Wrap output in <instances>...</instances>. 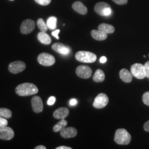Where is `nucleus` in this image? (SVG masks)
<instances>
[{"label":"nucleus","instance_id":"7","mask_svg":"<svg viewBox=\"0 0 149 149\" xmlns=\"http://www.w3.org/2000/svg\"><path fill=\"white\" fill-rule=\"evenodd\" d=\"M109 98L106 94L101 93L97 96L93 103V106L95 108H103L108 104Z\"/></svg>","mask_w":149,"mask_h":149},{"label":"nucleus","instance_id":"40","mask_svg":"<svg viewBox=\"0 0 149 149\" xmlns=\"http://www.w3.org/2000/svg\"></svg>","mask_w":149,"mask_h":149},{"label":"nucleus","instance_id":"39","mask_svg":"<svg viewBox=\"0 0 149 149\" xmlns=\"http://www.w3.org/2000/svg\"><path fill=\"white\" fill-rule=\"evenodd\" d=\"M10 1H15V0H10Z\"/></svg>","mask_w":149,"mask_h":149},{"label":"nucleus","instance_id":"25","mask_svg":"<svg viewBox=\"0 0 149 149\" xmlns=\"http://www.w3.org/2000/svg\"><path fill=\"white\" fill-rule=\"evenodd\" d=\"M37 26L42 32H46L48 31V26L42 18H39L38 19Z\"/></svg>","mask_w":149,"mask_h":149},{"label":"nucleus","instance_id":"36","mask_svg":"<svg viewBox=\"0 0 149 149\" xmlns=\"http://www.w3.org/2000/svg\"><path fill=\"white\" fill-rule=\"evenodd\" d=\"M56 149H72L71 148L68 147V146H61L56 148Z\"/></svg>","mask_w":149,"mask_h":149},{"label":"nucleus","instance_id":"37","mask_svg":"<svg viewBox=\"0 0 149 149\" xmlns=\"http://www.w3.org/2000/svg\"><path fill=\"white\" fill-rule=\"evenodd\" d=\"M47 148L43 145H39L34 148V149H46Z\"/></svg>","mask_w":149,"mask_h":149},{"label":"nucleus","instance_id":"1","mask_svg":"<svg viewBox=\"0 0 149 149\" xmlns=\"http://www.w3.org/2000/svg\"><path fill=\"white\" fill-rule=\"evenodd\" d=\"M15 91L19 96H28L37 94L39 90L37 87L33 84L24 83L17 86Z\"/></svg>","mask_w":149,"mask_h":149},{"label":"nucleus","instance_id":"18","mask_svg":"<svg viewBox=\"0 0 149 149\" xmlns=\"http://www.w3.org/2000/svg\"><path fill=\"white\" fill-rule=\"evenodd\" d=\"M91 36L92 38L97 40H100V41L104 40H106L108 37L107 33L102 32L99 29L98 30H92L91 31Z\"/></svg>","mask_w":149,"mask_h":149},{"label":"nucleus","instance_id":"15","mask_svg":"<svg viewBox=\"0 0 149 149\" xmlns=\"http://www.w3.org/2000/svg\"><path fill=\"white\" fill-rule=\"evenodd\" d=\"M69 114V110L66 107H60L54 112V117L58 119H62L67 117Z\"/></svg>","mask_w":149,"mask_h":149},{"label":"nucleus","instance_id":"34","mask_svg":"<svg viewBox=\"0 0 149 149\" xmlns=\"http://www.w3.org/2000/svg\"><path fill=\"white\" fill-rule=\"evenodd\" d=\"M77 104V100L76 99H72L70 101V104L71 106H74Z\"/></svg>","mask_w":149,"mask_h":149},{"label":"nucleus","instance_id":"27","mask_svg":"<svg viewBox=\"0 0 149 149\" xmlns=\"http://www.w3.org/2000/svg\"><path fill=\"white\" fill-rule=\"evenodd\" d=\"M38 4L42 6H47L50 4L52 0H34Z\"/></svg>","mask_w":149,"mask_h":149},{"label":"nucleus","instance_id":"9","mask_svg":"<svg viewBox=\"0 0 149 149\" xmlns=\"http://www.w3.org/2000/svg\"><path fill=\"white\" fill-rule=\"evenodd\" d=\"M76 74L82 79H87L90 78L92 74V70L90 67L86 65H80L76 70Z\"/></svg>","mask_w":149,"mask_h":149},{"label":"nucleus","instance_id":"12","mask_svg":"<svg viewBox=\"0 0 149 149\" xmlns=\"http://www.w3.org/2000/svg\"><path fill=\"white\" fill-rule=\"evenodd\" d=\"M31 104L33 110L35 113H39L43 111L44 108L43 101L39 96H34L32 98Z\"/></svg>","mask_w":149,"mask_h":149},{"label":"nucleus","instance_id":"10","mask_svg":"<svg viewBox=\"0 0 149 149\" xmlns=\"http://www.w3.org/2000/svg\"><path fill=\"white\" fill-rule=\"evenodd\" d=\"M26 68V64L22 61H16L11 63L8 65V70L12 74H17L24 71Z\"/></svg>","mask_w":149,"mask_h":149},{"label":"nucleus","instance_id":"21","mask_svg":"<svg viewBox=\"0 0 149 149\" xmlns=\"http://www.w3.org/2000/svg\"><path fill=\"white\" fill-rule=\"evenodd\" d=\"M93 80L96 82H102L105 80V74L101 69L96 70L95 74L93 76Z\"/></svg>","mask_w":149,"mask_h":149},{"label":"nucleus","instance_id":"29","mask_svg":"<svg viewBox=\"0 0 149 149\" xmlns=\"http://www.w3.org/2000/svg\"><path fill=\"white\" fill-rule=\"evenodd\" d=\"M145 67V74H146V77L149 79V61L145 63L144 65Z\"/></svg>","mask_w":149,"mask_h":149},{"label":"nucleus","instance_id":"5","mask_svg":"<svg viewBox=\"0 0 149 149\" xmlns=\"http://www.w3.org/2000/svg\"><path fill=\"white\" fill-rule=\"evenodd\" d=\"M131 73L134 77L138 79H143L146 77L144 65L143 64L136 63L131 66Z\"/></svg>","mask_w":149,"mask_h":149},{"label":"nucleus","instance_id":"35","mask_svg":"<svg viewBox=\"0 0 149 149\" xmlns=\"http://www.w3.org/2000/svg\"><path fill=\"white\" fill-rule=\"evenodd\" d=\"M107 60V59L106 57H105V56H102L101 58L100 59V63H102V64L105 63L106 62Z\"/></svg>","mask_w":149,"mask_h":149},{"label":"nucleus","instance_id":"28","mask_svg":"<svg viewBox=\"0 0 149 149\" xmlns=\"http://www.w3.org/2000/svg\"><path fill=\"white\" fill-rule=\"evenodd\" d=\"M8 124V121L5 118L0 117V127L7 126Z\"/></svg>","mask_w":149,"mask_h":149},{"label":"nucleus","instance_id":"23","mask_svg":"<svg viewBox=\"0 0 149 149\" xmlns=\"http://www.w3.org/2000/svg\"><path fill=\"white\" fill-rule=\"evenodd\" d=\"M56 23H57V18L55 17H50L48 18L47 22V25L48 28L51 30H54L56 28Z\"/></svg>","mask_w":149,"mask_h":149},{"label":"nucleus","instance_id":"38","mask_svg":"<svg viewBox=\"0 0 149 149\" xmlns=\"http://www.w3.org/2000/svg\"><path fill=\"white\" fill-rule=\"evenodd\" d=\"M144 58H146V56H145V55H144Z\"/></svg>","mask_w":149,"mask_h":149},{"label":"nucleus","instance_id":"16","mask_svg":"<svg viewBox=\"0 0 149 149\" xmlns=\"http://www.w3.org/2000/svg\"><path fill=\"white\" fill-rule=\"evenodd\" d=\"M120 78L123 81L126 83H130L133 80V75L126 69H123L119 72Z\"/></svg>","mask_w":149,"mask_h":149},{"label":"nucleus","instance_id":"3","mask_svg":"<svg viewBox=\"0 0 149 149\" xmlns=\"http://www.w3.org/2000/svg\"><path fill=\"white\" fill-rule=\"evenodd\" d=\"M75 58L81 63H93L97 60V55L90 52L79 51L75 54Z\"/></svg>","mask_w":149,"mask_h":149},{"label":"nucleus","instance_id":"31","mask_svg":"<svg viewBox=\"0 0 149 149\" xmlns=\"http://www.w3.org/2000/svg\"><path fill=\"white\" fill-rule=\"evenodd\" d=\"M112 1L118 5H123L127 3L128 0H112Z\"/></svg>","mask_w":149,"mask_h":149},{"label":"nucleus","instance_id":"33","mask_svg":"<svg viewBox=\"0 0 149 149\" xmlns=\"http://www.w3.org/2000/svg\"><path fill=\"white\" fill-rule=\"evenodd\" d=\"M144 129L145 131L149 132V120L144 124Z\"/></svg>","mask_w":149,"mask_h":149},{"label":"nucleus","instance_id":"26","mask_svg":"<svg viewBox=\"0 0 149 149\" xmlns=\"http://www.w3.org/2000/svg\"><path fill=\"white\" fill-rule=\"evenodd\" d=\"M143 101L145 104L149 106V91L144 93L143 96Z\"/></svg>","mask_w":149,"mask_h":149},{"label":"nucleus","instance_id":"4","mask_svg":"<svg viewBox=\"0 0 149 149\" xmlns=\"http://www.w3.org/2000/svg\"><path fill=\"white\" fill-rule=\"evenodd\" d=\"M95 11L98 15L102 16H109L112 13V8L106 2H100L95 6Z\"/></svg>","mask_w":149,"mask_h":149},{"label":"nucleus","instance_id":"2","mask_svg":"<svg viewBox=\"0 0 149 149\" xmlns=\"http://www.w3.org/2000/svg\"><path fill=\"white\" fill-rule=\"evenodd\" d=\"M131 135L125 129H118L115 133L114 141L119 145H127L130 143Z\"/></svg>","mask_w":149,"mask_h":149},{"label":"nucleus","instance_id":"32","mask_svg":"<svg viewBox=\"0 0 149 149\" xmlns=\"http://www.w3.org/2000/svg\"><path fill=\"white\" fill-rule=\"evenodd\" d=\"M60 32V31L59 30V29H57V30H56V31H54V32H52V35L54 37L56 38L57 39H59V36H58V34H59V33Z\"/></svg>","mask_w":149,"mask_h":149},{"label":"nucleus","instance_id":"14","mask_svg":"<svg viewBox=\"0 0 149 149\" xmlns=\"http://www.w3.org/2000/svg\"><path fill=\"white\" fill-rule=\"evenodd\" d=\"M52 48L55 52L62 55H68L70 53V48L62 43H54Z\"/></svg>","mask_w":149,"mask_h":149},{"label":"nucleus","instance_id":"13","mask_svg":"<svg viewBox=\"0 0 149 149\" xmlns=\"http://www.w3.org/2000/svg\"><path fill=\"white\" fill-rule=\"evenodd\" d=\"M77 134V129L74 127H68L64 128L60 131L61 136L65 139L74 138Z\"/></svg>","mask_w":149,"mask_h":149},{"label":"nucleus","instance_id":"24","mask_svg":"<svg viewBox=\"0 0 149 149\" xmlns=\"http://www.w3.org/2000/svg\"><path fill=\"white\" fill-rule=\"evenodd\" d=\"M12 113L11 110L6 108H0V117L9 119L12 117Z\"/></svg>","mask_w":149,"mask_h":149},{"label":"nucleus","instance_id":"6","mask_svg":"<svg viewBox=\"0 0 149 149\" xmlns=\"http://www.w3.org/2000/svg\"><path fill=\"white\" fill-rule=\"evenodd\" d=\"M38 61L44 66H50L55 63V59L52 55L47 53L40 54L38 56Z\"/></svg>","mask_w":149,"mask_h":149},{"label":"nucleus","instance_id":"17","mask_svg":"<svg viewBox=\"0 0 149 149\" xmlns=\"http://www.w3.org/2000/svg\"><path fill=\"white\" fill-rule=\"evenodd\" d=\"M72 9L81 15H86L87 13V8L82 2L76 1L72 6Z\"/></svg>","mask_w":149,"mask_h":149},{"label":"nucleus","instance_id":"8","mask_svg":"<svg viewBox=\"0 0 149 149\" xmlns=\"http://www.w3.org/2000/svg\"><path fill=\"white\" fill-rule=\"evenodd\" d=\"M35 22L31 19H27L22 22L20 30L23 34H28L31 33L35 29Z\"/></svg>","mask_w":149,"mask_h":149},{"label":"nucleus","instance_id":"30","mask_svg":"<svg viewBox=\"0 0 149 149\" xmlns=\"http://www.w3.org/2000/svg\"><path fill=\"white\" fill-rule=\"evenodd\" d=\"M56 101V98L54 96H52L50 97L49 99H48L47 103H48L49 106H52L55 103V102Z\"/></svg>","mask_w":149,"mask_h":149},{"label":"nucleus","instance_id":"19","mask_svg":"<svg viewBox=\"0 0 149 149\" xmlns=\"http://www.w3.org/2000/svg\"><path fill=\"white\" fill-rule=\"evenodd\" d=\"M38 39L40 43L49 45L52 43V38L45 32H40L38 34Z\"/></svg>","mask_w":149,"mask_h":149},{"label":"nucleus","instance_id":"22","mask_svg":"<svg viewBox=\"0 0 149 149\" xmlns=\"http://www.w3.org/2000/svg\"><path fill=\"white\" fill-rule=\"evenodd\" d=\"M68 125V122L66 120L62 119L60 122L56 124L53 127V130L54 132H59L65 128Z\"/></svg>","mask_w":149,"mask_h":149},{"label":"nucleus","instance_id":"20","mask_svg":"<svg viewBox=\"0 0 149 149\" xmlns=\"http://www.w3.org/2000/svg\"><path fill=\"white\" fill-rule=\"evenodd\" d=\"M98 29L102 32H104L107 34L113 33L115 31V28L112 25L107 24V23H101L98 26Z\"/></svg>","mask_w":149,"mask_h":149},{"label":"nucleus","instance_id":"11","mask_svg":"<svg viewBox=\"0 0 149 149\" xmlns=\"http://www.w3.org/2000/svg\"><path fill=\"white\" fill-rule=\"evenodd\" d=\"M14 136L15 132L12 128L7 126L0 127V139L10 140L13 138Z\"/></svg>","mask_w":149,"mask_h":149}]
</instances>
